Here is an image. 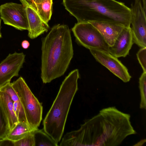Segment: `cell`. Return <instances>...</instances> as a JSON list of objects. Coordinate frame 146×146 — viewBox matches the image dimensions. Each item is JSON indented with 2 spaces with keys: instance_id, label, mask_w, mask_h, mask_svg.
<instances>
[{
  "instance_id": "cell-2",
  "label": "cell",
  "mask_w": 146,
  "mask_h": 146,
  "mask_svg": "<svg viewBox=\"0 0 146 146\" xmlns=\"http://www.w3.org/2000/svg\"><path fill=\"white\" fill-rule=\"evenodd\" d=\"M41 78L46 84L64 74L72 59L70 32L66 25L53 26L42 40Z\"/></svg>"
},
{
  "instance_id": "cell-20",
  "label": "cell",
  "mask_w": 146,
  "mask_h": 146,
  "mask_svg": "<svg viewBox=\"0 0 146 146\" xmlns=\"http://www.w3.org/2000/svg\"><path fill=\"white\" fill-rule=\"evenodd\" d=\"M10 131L8 120L0 104V139L6 137Z\"/></svg>"
},
{
  "instance_id": "cell-3",
  "label": "cell",
  "mask_w": 146,
  "mask_h": 146,
  "mask_svg": "<svg viewBox=\"0 0 146 146\" xmlns=\"http://www.w3.org/2000/svg\"><path fill=\"white\" fill-rule=\"evenodd\" d=\"M65 9L78 22H105L130 27V8L115 0H63Z\"/></svg>"
},
{
  "instance_id": "cell-5",
  "label": "cell",
  "mask_w": 146,
  "mask_h": 146,
  "mask_svg": "<svg viewBox=\"0 0 146 146\" xmlns=\"http://www.w3.org/2000/svg\"><path fill=\"white\" fill-rule=\"evenodd\" d=\"M11 84L20 100L29 125L33 129H38L42 119V103L35 96L22 77Z\"/></svg>"
},
{
  "instance_id": "cell-16",
  "label": "cell",
  "mask_w": 146,
  "mask_h": 146,
  "mask_svg": "<svg viewBox=\"0 0 146 146\" xmlns=\"http://www.w3.org/2000/svg\"><path fill=\"white\" fill-rule=\"evenodd\" d=\"M52 0H36L32 4L44 22L48 24L52 13Z\"/></svg>"
},
{
  "instance_id": "cell-27",
  "label": "cell",
  "mask_w": 146,
  "mask_h": 146,
  "mask_svg": "<svg viewBox=\"0 0 146 146\" xmlns=\"http://www.w3.org/2000/svg\"><path fill=\"white\" fill-rule=\"evenodd\" d=\"M1 19L0 18V39L2 37V35L1 32Z\"/></svg>"
},
{
  "instance_id": "cell-24",
  "label": "cell",
  "mask_w": 146,
  "mask_h": 146,
  "mask_svg": "<svg viewBox=\"0 0 146 146\" xmlns=\"http://www.w3.org/2000/svg\"><path fill=\"white\" fill-rule=\"evenodd\" d=\"M21 45L23 49H27L29 47L30 44L28 40H24L22 41Z\"/></svg>"
},
{
  "instance_id": "cell-22",
  "label": "cell",
  "mask_w": 146,
  "mask_h": 146,
  "mask_svg": "<svg viewBox=\"0 0 146 146\" xmlns=\"http://www.w3.org/2000/svg\"><path fill=\"white\" fill-rule=\"evenodd\" d=\"M137 56L143 72H146V47L141 48L137 53Z\"/></svg>"
},
{
  "instance_id": "cell-6",
  "label": "cell",
  "mask_w": 146,
  "mask_h": 146,
  "mask_svg": "<svg viewBox=\"0 0 146 146\" xmlns=\"http://www.w3.org/2000/svg\"><path fill=\"white\" fill-rule=\"evenodd\" d=\"M77 42L84 47L109 53V45L98 30L89 22H78L72 29Z\"/></svg>"
},
{
  "instance_id": "cell-19",
  "label": "cell",
  "mask_w": 146,
  "mask_h": 146,
  "mask_svg": "<svg viewBox=\"0 0 146 146\" xmlns=\"http://www.w3.org/2000/svg\"><path fill=\"white\" fill-rule=\"evenodd\" d=\"M139 89L141 101L139 108L141 109H146V72H143L139 78Z\"/></svg>"
},
{
  "instance_id": "cell-10",
  "label": "cell",
  "mask_w": 146,
  "mask_h": 146,
  "mask_svg": "<svg viewBox=\"0 0 146 146\" xmlns=\"http://www.w3.org/2000/svg\"><path fill=\"white\" fill-rule=\"evenodd\" d=\"M23 52L9 54L0 63V88L10 83L12 78L18 76L25 61Z\"/></svg>"
},
{
  "instance_id": "cell-7",
  "label": "cell",
  "mask_w": 146,
  "mask_h": 146,
  "mask_svg": "<svg viewBox=\"0 0 146 146\" xmlns=\"http://www.w3.org/2000/svg\"><path fill=\"white\" fill-rule=\"evenodd\" d=\"M0 16L5 24L21 31L28 30L26 11L22 4L11 2L1 5Z\"/></svg>"
},
{
  "instance_id": "cell-23",
  "label": "cell",
  "mask_w": 146,
  "mask_h": 146,
  "mask_svg": "<svg viewBox=\"0 0 146 146\" xmlns=\"http://www.w3.org/2000/svg\"><path fill=\"white\" fill-rule=\"evenodd\" d=\"M0 146H15V141L6 137L0 139Z\"/></svg>"
},
{
  "instance_id": "cell-17",
  "label": "cell",
  "mask_w": 146,
  "mask_h": 146,
  "mask_svg": "<svg viewBox=\"0 0 146 146\" xmlns=\"http://www.w3.org/2000/svg\"><path fill=\"white\" fill-rule=\"evenodd\" d=\"M35 129L31 128L28 124L18 122L10 131L6 137L15 141L33 132Z\"/></svg>"
},
{
  "instance_id": "cell-25",
  "label": "cell",
  "mask_w": 146,
  "mask_h": 146,
  "mask_svg": "<svg viewBox=\"0 0 146 146\" xmlns=\"http://www.w3.org/2000/svg\"><path fill=\"white\" fill-rule=\"evenodd\" d=\"M143 7L145 11H146V0H142Z\"/></svg>"
},
{
  "instance_id": "cell-21",
  "label": "cell",
  "mask_w": 146,
  "mask_h": 146,
  "mask_svg": "<svg viewBox=\"0 0 146 146\" xmlns=\"http://www.w3.org/2000/svg\"><path fill=\"white\" fill-rule=\"evenodd\" d=\"M34 131L22 139L15 141V146H35L33 135Z\"/></svg>"
},
{
  "instance_id": "cell-4",
  "label": "cell",
  "mask_w": 146,
  "mask_h": 146,
  "mask_svg": "<svg viewBox=\"0 0 146 146\" xmlns=\"http://www.w3.org/2000/svg\"><path fill=\"white\" fill-rule=\"evenodd\" d=\"M79 77L77 69L66 77L43 120V129L58 144L62 136L70 107L78 89Z\"/></svg>"
},
{
  "instance_id": "cell-13",
  "label": "cell",
  "mask_w": 146,
  "mask_h": 146,
  "mask_svg": "<svg viewBox=\"0 0 146 146\" xmlns=\"http://www.w3.org/2000/svg\"><path fill=\"white\" fill-rule=\"evenodd\" d=\"M99 31L109 46H112L124 27L105 22H90Z\"/></svg>"
},
{
  "instance_id": "cell-14",
  "label": "cell",
  "mask_w": 146,
  "mask_h": 146,
  "mask_svg": "<svg viewBox=\"0 0 146 146\" xmlns=\"http://www.w3.org/2000/svg\"><path fill=\"white\" fill-rule=\"evenodd\" d=\"M0 104L8 120L10 131L18 123V121L11 97L7 93L1 90Z\"/></svg>"
},
{
  "instance_id": "cell-26",
  "label": "cell",
  "mask_w": 146,
  "mask_h": 146,
  "mask_svg": "<svg viewBox=\"0 0 146 146\" xmlns=\"http://www.w3.org/2000/svg\"><path fill=\"white\" fill-rule=\"evenodd\" d=\"M36 0H27L31 5L34 3Z\"/></svg>"
},
{
  "instance_id": "cell-12",
  "label": "cell",
  "mask_w": 146,
  "mask_h": 146,
  "mask_svg": "<svg viewBox=\"0 0 146 146\" xmlns=\"http://www.w3.org/2000/svg\"><path fill=\"white\" fill-rule=\"evenodd\" d=\"M133 43L131 27H124L113 45L109 46V53L117 58L125 57Z\"/></svg>"
},
{
  "instance_id": "cell-8",
  "label": "cell",
  "mask_w": 146,
  "mask_h": 146,
  "mask_svg": "<svg viewBox=\"0 0 146 146\" xmlns=\"http://www.w3.org/2000/svg\"><path fill=\"white\" fill-rule=\"evenodd\" d=\"M131 25L133 41L141 48L146 47V17L141 0H134L131 5Z\"/></svg>"
},
{
  "instance_id": "cell-11",
  "label": "cell",
  "mask_w": 146,
  "mask_h": 146,
  "mask_svg": "<svg viewBox=\"0 0 146 146\" xmlns=\"http://www.w3.org/2000/svg\"><path fill=\"white\" fill-rule=\"evenodd\" d=\"M25 8L28 22V36L32 39L48 31V24L42 20L35 9L27 0H20Z\"/></svg>"
},
{
  "instance_id": "cell-18",
  "label": "cell",
  "mask_w": 146,
  "mask_h": 146,
  "mask_svg": "<svg viewBox=\"0 0 146 146\" xmlns=\"http://www.w3.org/2000/svg\"><path fill=\"white\" fill-rule=\"evenodd\" d=\"M35 146H57L58 143L43 129L38 128L33 133Z\"/></svg>"
},
{
  "instance_id": "cell-1",
  "label": "cell",
  "mask_w": 146,
  "mask_h": 146,
  "mask_svg": "<svg viewBox=\"0 0 146 146\" xmlns=\"http://www.w3.org/2000/svg\"><path fill=\"white\" fill-rule=\"evenodd\" d=\"M130 117L115 107L103 108L85 121L78 129L66 133L59 146H119L127 137L137 133Z\"/></svg>"
},
{
  "instance_id": "cell-15",
  "label": "cell",
  "mask_w": 146,
  "mask_h": 146,
  "mask_svg": "<svg viewBox=\"0 0 146 146\" xmlns=\"http://www.w3.org/2000/svg\"><path fill=\"white\" fill-rule=\"evenodd\" d=\"M0 90L7 93L11 97L13 102L15 112L17 118L18 122L28 124L21 102L12 87L11 83H9L1 87Z\"/></svg>"
},
{
  "instance_id": "cell-9",
  "label": "cell",
  "mask_w": 146,
  "mask_h": 146,
  "mask_svg": "<svg viewBox=\"0 0 146 146\" xmlns=\"http://www.w3.org/2000/svg\"><path fill=\"white\" fill-rule=\"evenodd\" d=\"M89 50L97 61L123 82H127L130 80L131 77L127 69L117 58L109 52L94 49Z\"/></svg>"
}]
</instances>
